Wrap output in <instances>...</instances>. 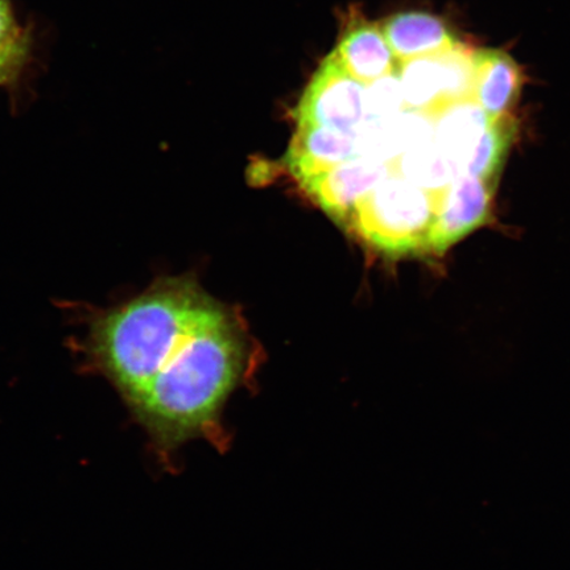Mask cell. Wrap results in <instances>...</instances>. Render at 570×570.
I'll list each match as a JSON object with an SVG mask.
<instances>
[{"instance_id": "4", "label": "cell", "mask_w": 570, "mask_h": 570, "mask_svg": "<svg viewBox=\"0 0 570 570\" xmlns=\"http://www.w3.org/2000/svg\"><path fill=\"white\" fill-rule=\"evenodd\" d=\"M363 85L340 66L333 52L312 77L295 110L297 126L356 130L365 120Z\"/></svg>"}, {"instance_id": "5", "label": "cell", "mask_w": 570, "mask_h": 570, "mask_svg": "<svg viewBox=\"0 0 570 570\" xmlns=\"http://www.w3.org/2000/svg\"><path fill=\"white\" fill-rule=\"evenodd\" d=\"M358 135L356 130L318 126H297L285 166L298 185L356 158Z\"/></svg>"}, {"instance_id": "1", "label": "cell", "mask_w": 570, "mask_h": 570, "mask_svg": "<svg viewBox=\"0 0 570 570\" xmlns=\"http://www.w3.org/2000/svg\"><path fill=\"white\" fill-rule=\"evenodd\" d=\"M244 327L219 304L185 336L131 411L161 455L212 438L219 413L244 374Z\"/></svg>"}, {"instance_id": "2", "label": "cell", "mask_w": 570, "mask_h": 570, "mask_svg": "<svg viewBox=\"0 0 570 570\" xmlns=\"http://www.w3.org/2000/svg\"><path fill=\"white\" fill-rule=\"evenodd\" d=\"M219 303L189 279H164L91 321L88 352L130 409L180 342Z\"/></svg>"}, {"instance_id": "9", "label": "cell", "mask_w": 570, "mask_h": 570, "mask_svg": "<svg viewBox=\"0 0 570 570\" xmlns=\"http://www.w3.org/2000/svg\"><path fill=\"white\" fill-rule=\"evenodd\" d=\"M432 117L434 140L461 173L470 176V164L490 124L487 114L473 99H465L444 106Z\"/></svg>"}, {"instance_id": "3", "label": "cell", "mask_w": 570, "mask_h": 570, "mask_svg": "<svg viewBox=\"0 0 570 570\" xmlns=\"http://www.w3.org/2000/svg\"><path fill=\"white\" fill-rule=\"evenodd\" d=\"M405 110L436 114L444 106L473 97V49L468 46L438 56L399 63Z\"/></svg>"}, {"instance_id": "6", "label": "cell", "mask_w": 570, "mask_h": 570, "mask_svg": "<svg viewBox=\"0 0 570 570\" xmlns=\"http://www.w3.org/2000/svg\"><path fill=\"white\" fill-rule=\"evenodd\" d=\"M381 27L397 66L466 46L446 20L428 12L396 13L384 20Z\"/></svg>"}, {"instance_id": "7", "label": "cell", "mask_w": 570, "mask_h": 570, "mask_svg": "<svg viewBox=\"0 0 570 570\" xmlns=\"http://www.w3.org/2000/svg\"><path fill=\"white\" fill-rule=\"evenodd\" d=\"M473 101L490 120L509 116L519 101L527 77L519 63L501 49H473Z\"/></svg>"}, {"instance_id": "12", "label": "cell", "mask_w": 570, "mask_h": 570, "mask_svg": "<svg viewBox=\"0 0 570 570\" xmlns=\"http://www.w3.org/2000/svg\"><path fill=\"white\" fill-rule=\"evenodd\" d=\"M404 110L403 90L397 71H392V73L366 85L365 120L363 122L390 119Z\"/></svg>"}, {"instance_id": "8", "label": "cell", "mask_w": 570, "mask_h": 570, "mask_svg": "<svg viewBox=\"0 0 570 570\" xmlns=\"http://www.w3.org/2000/svg\"><path fill=\"white\" fill-rule=\"evenodd\" d=\"M333 55L346 73L363 85L397 70L382 27L361 17L348 21Z\"/></svg>"}, {"instance_id": "13", "label": "cell", "mask_w": 570, "mask_h": 570, "mask_svg": "<svg viewBox=\"0 0 570 570\" xmlns=\"http://www.w3.org/2000/svg\"><path fill=\"white\" fill-rule=\"evenodd\" d=\"M33 69L0 62V90L11 95L13 105H17L20 95H23L26 85L30 82Z\"/></svg>"}, {"instance_id": "10", "label": "cell", "mask_w": 570, "mask_h": 570, "mask_svg": "<svg viewBox=\"0 0 570 570\" xmlns=\"http://www.w3.org/2000/svg\"><path fill=\"white\" fill-rule=\"evenodd\" d=\"M518 130V119L512 114L490 120L470 164V176L498 185Z\"/></svg>"}, {"instance_id": "11", "label": "cell", "mask_w": 570, "mask_h": 570, "mask_svg": "<svg viewBox=\"0 0 570 570\" xmlns=\"http://www.w3.org/2000/svg\"><path fill=\"white\" fill-rule=\"evenodd\" d=\"M0 62L33 70L38 66L35 24L21 23L16 0H0Z\"/></svg>"}]
</instances>
